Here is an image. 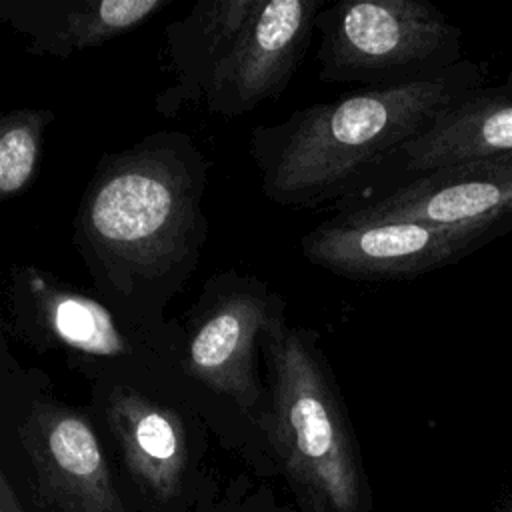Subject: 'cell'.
Returning a JSON list of instances; mask_svg holds the SVG:
<instances>
[{"label":"cell","instance_id":"5b68a950","mask_svg":"<svg viewBox=\"0 0 512 512\" xmlns=\"http://www.w3.org/2000/svg\"><path fill=\"white\" fill-rule=\"evenodd\" d=\"M496 238L480 230L340 214L310 230L302 238V252L312 264L350 280H402L458 262Z\"/></svg>","mask_w":512,"mask_h":512},{"label":"cell","instance_id":"8fae6325","mask_svg":"<svg viewBox=\"0 0 512 512\" xmlns=\"http://www.w3.org/2000/svg\"><path fill=\"white\" fill-rule=\"evenodd\" d=\"M512 154V68L502 82L478 86L448 104L400 152L402 172L438 168Z\"/></svg>","mask_w":512,"mask_h":512},{"label":"cell","instance_id":"8992f818","mask_svg":"<svg viewBox=\"0 0 512 512\" xmlns=\"http://www.w3.org/2000/svg\"><path fill=\"white\" fill-rule=\"evenodd\" d=\"M278 316V298L252 280L204 292L186 340V374L250 412L262 400L258 344Z\"/></svg>","mask_w":512,"mask_h":512},{"label":"cell","instance_id":"9a60e30c","mask_svg":"<svg viewBox=\"0 0 512 512\" xmlns=\"http://www.w3.org/2000/svg\"><path fill=\"white\" fill-rule=\"evenodd\" d=\"M54 112L16 108L0 120V200L22 194L36 176L42 138Z\"/></svg>","mask_w":512,"mask_h":512},{"label":"cell","instance_id":"7a4b0ae2","mask_svg":"<svg viewBox=\"0 0 512 512\" xmlns=\"http://www.w3.org/2000/svg\"><path fill=\"white\" fill-rule=\"evenodd\" d=\"M484 84V68L460 60L452 68L382 88H362L312 104L274 128L252 136L266 198L290 208H312L350 194L454 100Z\"/></svg>","mask_w":512,"mask_h":512},{"label":"cell","instance_id":"52a82bcc","mask_svg":"<svg viewBox=\"0 0 512 512\" xmlns=\"http://www.w3.org/2000/svg\"><path fill=\"white\" fill-rule=\"evenodd\" d=\"M342 216L504 236L512 230V154L412 176L392 192L356 210H344Z\"/></svg>","mask_w":512,"mask_h":512},{"label":"cell","instance_id":"2e32d148","mask_svg":"<svg viewBox=\"0 0 512 512\" xmlns=\"http://www.w3.org/2000/svg\"><path fill=\"white\" fill-rule=\"evenodd\" d=\"M0 512H24L6 474H0Z\"/></svg>","mask_w":512,"mask_h":512},{"label":"cell","instance_id":"9c48e42d","mask_svg":"<svg viewBox=\"0 0 512 512\" xmlns=\"http://www.w3.org/2000/svg\"><path fill=\"white\" fill-rule=\"evenodd\" d=\"M40 502L56 512H124L108 460L88 418L38 400L18 426Z\"/></svg>","mask_w":512,"mask_h":512},{"label":"cell","instance_id":"277c9868","mask_svg":"<svg viewBox=\"0 0 512 512\" xmlns=\"http://www.w3.org/2000/svg\"><path fill=\"white\" fill-rule=\"evenodd\" d=\"M318 76L368 88L440 74L460 58L462 32L420 0H346L320 10Z\"/></svg>","mask_w":512,"mask_h":512},{"label":"cell","instance_id":"5bb4252c","mask_svg":"<svg viewBox=\"0 0 512 512\" xmlns=\"http://www.w3.org/2000/svg\"><path fill=\"white\" fill-rule=\"evenodd\" d=\"M258 6L260 0L198 2L186 18L168 24V58L178 82L158 98L164 114L178 110L184 102L204 100L216 66L232 50Z\"/></svg>","mask_w":512,"mask_h":512},{"label":"cell","instance_id":"30bf717a","mask_svg":"<svg viewBox=\"0 0 512 512\" xmlns=\"http://www.w3.org/2000/svg\"><path fill=\"white\" fill-rule=\"evenodd\" d=\"M10 292L14 328L36 348H62L90 358H118L132 350L102 302L36 266L12 268Z\"/></svg>","mask_w":512,"mask_h":512},{"label":"cell","instance_id":"e0dca14e","mask_svg":"<svg viewBox=\"0 0 512 512\" xmlns=\"http://www.w3.org/2000/svg\"><path fill=\"white\" fill-rule=\"evenodd\" d=\"M510 512H512V510H510Z\"/></svg>","mask_w":512,"mask_h":512},{"label":"cell","instance_id":"3957f363","mask_svg":"<svg viewBox=\"0 0 512 512\" xmlns=\"http://www.w3.org/2000/svg\"><path fill=\"white\" fill-rule=\"evenodd\" d=\"M262 352L272 396L266 430L288 478L316 512H356L358 452L316 334L278 316Z\"/></svg>","mask_w":512,"mask_h":512},{"label":"cell","instance_id":"ba28073f","mask_svg":"<svg viewBox=\"0 0 512 512\" xmlns=\"http://www.w3.org/2000/svg\"><path fill=\"white\" fill-rule=\"evenodd\" d=\"M320 10V0H260L206 86L208 112L240 116L278 98L308 50Z\"/></svg>","mask_w":512,"mask_h":512},{"label":"cell","instance_id":"4fadbf2b","mask_svg":"<svg viewBox=\"0 0 512 512\" xmlns=\"http://www.w3.org/2000/svg\"><path fill=\"white\" fill-rule=\"evenodd\" d=\"M170 0L2 2V18L28 36L32 54L68 58L98 48L150 20Z\"/></svg>","mask_w":512,"mask_h":512},{"label":"cell","instance_id":"7c38bea8","mask_svg":"<svg viewBox=\"0 0 512 512\" xmlns=\"http://www.w3.org/2000/svg\"><path fill=\"white\" fill-rule=\"evenodd\" d=\"M104 418L134 482L160 502L178 496L188 464L178 412L134 388L116 386L104 402Z\"/></svg>","mask_w":512,"mask_h":512},{"label":"cell","instance_id":"6da1fadb","mask_svg":"<svg viewBox=\"0 0 512 512\" xmlns=\"http://www.w3.org/2000/svg\"><path fill=\"white\" fill-rule=\"evenodd\" d=\"M204 184V160L180 134L104 156L74 222L92 274L126 296L184 278L204 240Z\"/></svg>","mask_w":512,"mask_h":512}]
</instances>
